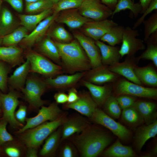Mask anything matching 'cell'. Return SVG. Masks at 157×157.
I'll return each mask as SVG.
<instances>
[{"label":"cell","instance_id":"obj_1","mask_svg":"<svg viewBox=\"0 0 157 157\" xmlns=\"http://www.w3.org/2000/svg\"><path fill=\"white\" fill-rule=\"evenodd\" d=\"M107 133L89 126L75 138L74 142L83 157H96L111 142Z\"/></svg>","mask_w":157,"mask_h":157},{"label":"cell","instance_id":"obj_2","mask_svg":"<svg viewBox=\"0 0 157 157\" xmlns=\"http://www.w3.org/2000/svg\"><path fill=\"white\" fill-rule=\"evenodd\" d=\"M55 42L62 64L69 72H86L92 68L89 59L76 40L67 43Z\"/></svg>","mask_w":157,"mask_h":157},{"label":"cell","instance_id":"obj_3","mask_svg":"<svg viewBox=\"0 0 157 157\" xmlns=\"http://www.w3.org/2000/svg\"><path fill=\"white\" fill-rule=\"evenodd\" d=\"M65 115L56 120L46 122L19 134V139L27 147L38 148L53 132L61 126L66 119Z\"/></svg>","mask_w":157,"mask_h":157},{"label":"cell","instance_id":"obj_4","mask_svg":"<svg viewBox=\"0 0 157 157\" xmlns=\"http://www.w3.org/2000/svg\"><path fill=\"white\" fill-rule=\"evenodd\" d=\"M113 83V90L115 97L125 94L155 100L157 99V89L155 88L145 87L124 78L117 79Z\"/></svg>","mask_w":157,"mask_h":157},{"label":"cell","instance_id":"obj_5","mask_svg":"<svg viewBox=\"0 0 157 157\" xmlns=\"http://www.w3.org/2000/svg\"><path fill=\"white\" fill-rule=\"evenodd\" d=\"M47 85L45 81L34 77L27 78L24 87L22 89L25 99L31 107L37 108L45 103L41 97Z\"/></svg>","mask_w":157,"mask_h":157},{"label":"cell","instance_id":"obj_6","mask_svg":"<svg viewBox=\"0 0 157 157\" xmlns=\"http://www.w3.org/2000/svg\"><path fill=\"white\" fill-rule=\"evenodd\" d=\"M90 118L93 122L109 129L122 141H128L131 137V132L129 129L115 121L100 108L97 107Z\"/></svg>","mask_w":157,"mask_h":157},{"label":"cell","instance_id":"obj_7","mask_svg":"<svg viewBox=\"0 0 157 157\" xmlns=\"http://www.w3.org/2000/svg\"><path fill=\"white\" fill-rule=\"evenodd\" d=\"M26 58L30 62V72L51 77L61 72V66L36 52L29 51L26 54Z\"/></svg>","mask_w":157,"mask_h":157},{"label":"cell","instance_id":"obj_8","mask_svg":"<svg viewBox=\"0 0 157 157\" xmlns=\"http://www.w3.org/2000/svg\"><path fill=\"white\" fill-rule=\"evenodd\" d=\"M61 112L57 103H53L47 107L43 106L36 116L26 118L25 124L19 130L17 133L20 134L47 121H54L62 115Z\"/></svg>","mask_w":157,"mask_h":157},{"label":"cell","instance_id":"obj_9","mask_svg":"<svg viewBox=\"0 0 157 157\" xmlns=\"http://www.w3.org/2000/svg\"><path fill=\"white\" fill-rule=\"evenodd\" d=\"M19 94L13 89L7 94H0V101L3 113L2 119L13 128L22 127V124L16 119L15 110L19 103Z\"/></svg>","mask_w":157,"mask_h":157},{"label":"cell","instance_id":"obj_10","mask_svg":"<svg viewBox=\"0 0 157 157\" xmlns=\"http://www.w3.org/2000/svg\"><path fill=\"white\" fill-rule=\"evenodd\" d=\"M140 35L137 30L129 26L124 28L122 44L119 51L121 58L125 55H134L138 51L145 49L143 41L137 38Z\"/></svg>","mask_w":157,"mask_h":157},{"label":"cell","instance_id":"obj_11","mask_svg":"<svg viewBox=\"0 0 157 157\" xmlns=\"http://www.w3.org/2000/svg\"><path fill=\"white\" fill-rule=\"evenodd\" d=\"M83 16L94 21H100L111 17L113 11L100 0H83L78 8Z\"/></svg>","mask_w":157,"mask_h":157},{"label":"cell","instance_id":"obj_12","mask_svg":"<svg viewBox=\"0 0 157 157\" xmlns=\"http://www.w3.org/2000/svg\"><path fill=\"white\" fill-rule=\"evenodd\" d=\"M73 34L89 59L92 68L101 65L100 51L95 43V41L80 32H74Z\"/></svg>","mask_w":157,"mask_h":157},{"label":"cell","instance_id":"obj_13","mask_svg":"<svg viewBox=\"0 0 157 157\" xmlns=\"http://www.w3.org/2000/svg\"><path fill=\"white\" fill-rule=\"evenodd\" d=\"M119 25L111 19H108L100 21L88 22L82 27L83 33L95 41L101 38L112 27Z\"/></svg>","mask_w":157,"mask_h":157},{"label":"cell","instance_id":"obj_14","mask_svg":"<svg viewBox=\"0 0 157 157\" xmlns=\"http://www.w3.org/2000/svg\"><path fill=\"white\" fill-rule=\"evenodd\" d=\"M57 15L53 13L40 22L31 33L28 34L22 41V47L30 48L34 45L41 41L55 21Z\"/></svg>","mask_w":157,"mask_h":157},{"label":"cell","instance_id":"obj_15","mask_svg":"<svg viewBox=\"0 0 157 157\" xmlns=\"http://www.w3.org/2000/svg\"><path fill=\"white\" fill-rule=\"evenodd\" d=\"M55 20L58 23L65 24L71 29H76L93 20L82 15L78 9L76 8L60 11L57 14Z\"/></svg>","mask_w":157,"mask_h":157},{"label":"cell","instance_id":"obj_16","mask_svg":"<svg viewBox=\"0 0 157 157\" xmlns=\"http://www.w3.org/2000/svg\"><path fill=\"white\" fill-rule=\"evenodd\" d=\"M136 60L134 55L127 56L123 62H119L108 66L112 72L118 75H121L131 82L142 85L143 84L138 79L135 74L134 69L136 65L134 62Z\"/></svg>","mask_w":157,"mask_h":157},{"label":"cell","instance_id":"obj_17","mask_svg":"<svg viewBox=\"0 0 157 157\" xmlns=\"http://www.w3.org/2000/svg\"><path fill=\"white\" fill-rule=\"evenodd\" d=\"M88 71L85 81L95 84L114 82L118 77L119 75L111 71L107 66L102 64Z\"/></svg>","mask_w":157,"mask_h":157},{"label":"cell","instance_id":"obj_18","mask_svg":"<svg viewBox=\"0 0 157 157\" xmlns=\"http://www.w3.org/2000/svg\"><path fill=\"white\" fill-rule=\"evenodd\" d=\"M79 98L75 102L67 103L65 107L74 110L81 114L90 118L98 106L92 98L90 93L86 92L79 94Z\"/></svg>","mask_w":157,"mask_h":157},{"label":"cell","instance_id":"obj_19","mask_svg":"<svg viewBox=\"0 0 157 157\" xmlns=\"http://www.w3.org/2000/svg\"><path fill=\"white\" fill-rule=\"evenodd\" d=\"M62 125V141L75 133H81L90 126L88 121L85 119L79 117L66 119Z\"/></svg>","mask_w":157,"mask_h":157},{"label":"cell","instance_id":"obj_20","mask_svg":"<svg viewBox=\"0 0 157 157\" xmlns=\"http://www.w3.org/2000/svg\"><path fill=\"white\" fill-rule=\"evenodd\" d=\"M85 72L70 75H61L55 78L49 77L45 81L47 85L56 89H64L76 84L85 74Z\"/></svg>","mask_w":157,"mask_h":157},{"label":"cell","instance_id":"obj_21","mask_svg":"<svg viewBox=\"0 0 157 157\" xmlns=\"http://www.w3.org/2000/svg\"><path fill=\"white\" fill-rule=\"evenodd\" d=\"M157 134V120L149 124L142 125L137 129L134 137L136 149L140 151L147 141Z\"/></svg>","mask_w":157,"mask_h":157},{"label":"cell","instance_id":"obj_22","mask_svg":"<svg viewBox=\"0 0 157 157\" xmlns=\"http://www.w3.org/2000/svg\"><path fill=\"white\" fill-rule=\"evenodd\" d=\"M83 85L89 90L90 95L98 106H103L105 101L111 95L113 86L99 85L83 81Z\"/></svg>","mask_w":157,"mask_h":157},{"label":"cell","instance_id":"obj_23","mask_svg":"<svg viewBox=\"0 0 157 157\" xmlns=\"http://www.w3.org/2000/svg\"><path fill=\"white\" fill-rule=\"evenodd\" d=\"M95 42L100 51L102 65L109 66L119 62L121 56L118 47L106 44L100 40Z\"/></svg>","mask_w":157,"mask_h":157},{"label":"cell","instance_id":"obj_24","mask_svg":"<svg viewBox=\"0 0 157 157\" xmlns=\"http://www.w3.org/2000/svg\"><path fill=\"white\" fill-rule=\"evenodd\" d=\"M30 65L29 60H26L17 67L8 79L13 89L21 90L24 86L27 76L30 72Z\"/></svg>","mask_w":157,"mask_h":157},{"label":"cell","instance_id":"obj_25","mask_svg":"<svg viewBox=\"0 0 157 157\" xmlns=\"http://www.w3.org/2000/svg\"><path fill=\"white\" fill-rule=\"evenodd\" d=\"M22 49L16 45L0 47V60L13 67L22 63Z\"/></svg>","mask_w":157,"mask_h":157},{"label":"cell","instance_id":"obj_26","mask_svg":"<svg viewBox=\"0 0 157 157\" xmlns=\"http://www.w3.org/2000/svg\"><path fill=\"white\" fill-rule=\"evenodd\" d=\"M133 106L139 112L146 124H151L156 120L157 105L155 103L137 100Z\"/></svg>","mask_w":157,"mask_h":157},{"label":"cell","instance_id":"obj_27","mask_svg":"<svg viewBox=\"0 0 157 157\" xmlns=\"http://www.w3.org/2000/svg\"><path fill=\"white\" fill-rule=\"evenodd\" d=\"M135 74L143 84L151 87L157 86V73L151 65L139 67L136 65L134 69Z\"/></svg>","mask_w":157,"mask_h":157},{"label":"cell","instance_id":"obj_28","mask_svg":"<svg viewBox=\"0 0 157 157\" xmlns=\"http://www.w3.org/2000/svg\"><path fill=\"white\" fill-rule=\"evenodd\" d=\"M51 134L46 139L40 154L42 156H53L56 151L61 138L62 128L60 127Z\"/></svg>","mask_w":157,"mask_h":157},{"label":"cell","instance_id":"obj_29","mask_svg":"<svg viewBox=\"0 0 157 157\" xmlns=\"http://www.w3.org/2000/svg\"><path fill=\"white\" fill-rule=\"evenodd\" d=\"M53 13L52 8L35 14H19L18 16L22 26L28 31H32L40 22Z\"/></svg>","mask_w":157,"mask_h":157},{"label":"cell","instance_id":"obj_30","mask_svg":"<svg viewBox=\"0 0 157 157\" xmlns=\"http://www.w3.org/2000/svg\"><path fill=\"white\" fill-rule=\"evenodd\" d=\"M102 156L105 157H133L136 156V154L131 147L123 145L118 139L103 152Z\"/></svg>","mask_w":157,"mask_h":157},{"label":"cell","instance_id":"obj_31","mask_svg":"<svg viewBox=\"0 0 157 157\" xmlns=\"http://www.w3.org/2000/svg\"><path fill=\"white\" fill-rule=\"evenodd\" d=\"M39 51L43 55L59 63L60 58L58 49L55 42L49 36L43 39L38 46Z\"/></svg>","mask_w":157,"mask_h":157},{"label":"cell","instance_id":"obj_32","mask_svg":"<svg viewBox=\"0 0 157 157\" xmlns=\"http://www.w3.org/2000/svg\"><path fill=\"white\" fill-rule=\"evenodd\" d=\"M147 44L146 50L136 58V61L140 59L150 60L157 67V31L152 33L145 42Z\"/></svg>","mask_w":157,"mask_h":157},{"label":"cell","instance_id":"obj_33","mask_svg":"<svg viewBox=\"0 0 157 157\" xmlns=\"http://www.w3.org/2000/svg\"><path fill=\"white\" fill-rule=\"evenodd\" d=\"M14 24V20L11 12L3 7L0 12V33L3 37L11 32Z\"/></svg>","mask_w":157,"mask_h":157},{"label":"cell","instance_id":"obj_34","mask_svg":"<svg viewBox=\"0 0 157 157\" xmlns=\"http://www.w3.org/2000/svg\"><path fill=\"white\" fill-rule=\"evenodd\" d=\"M28 30L22 26L2 37L3 44L6 46H15L28 35Z\"/></svg>","mask_w":157,"mask_h":157},{"label":"cell","instance_id":"obj_35","mask_svg":"<svg viewBox=\"0 0 157 157\" xmlns=\"http://www.w3.org/2000/svg\"><path fill=\"white\" fill-rule=\"evenodd\" d=\"M121 115L123 120L132 126L140 125L144 122L140 113L133 105L123 109Z\"/></svg>","mask_w":157,"mask_h":157},{"label":"cell","instance_id":"obj_36","mask_svg":"<svg viewBox=\"0 0 157 157\" xmlns=\"http://www.w3.org/2000/svg\"><path fill=\"white\" fill-rule=\"evenodd\" d=\"M124 28L119 25L112 27L101 38L100 40L112 46L120 44L122 42Z\"/></svg>","mask_w":157,"mask_h":157},{"label":"cell","instance_id":"obj_37","mask_svg":"<svg viewBox=\"0 0 157 157\" xmlns=\"http://www.w3.org/2000/svg\"><path fill=\"white\" fill-rule=\"evenodd\" d=\"M128 9L131 11L135 18H136L142 11V7L138 2L135 3L132 0H118L113 11L111 17L113 18L116 14L122 10Z\"/></svg>","mask_w":157,"mask_h":157},{"label":"cell","instance_id":"obj_38","mask_svg":"<svg viewBox=\"0 0 157 157\" xmlns=\"http://www.w3.org/2000/svg\"><path fill=\"white\" fill-rule=\"evenodd\" d=\"M102 106L104 111L113 119H118L121 115L122 109L115 97L111 95L110 96Z\"/></svg>","mask_w":157,"mask_h":157},{"label":"cell","instance_id":"obj_39","mask_svg":"<svg viewBox=\"0 0 157 157\" xmlns=\"http://www.w3.org/2000/svg\"><path fill=\"white\" fill-rule=\"evenodd\" d=\"M54 5L51 0H40L26 3L25 10L26 12L29 13H38L52 9Z\"/></svg>","mask_w":157,"mask_h":157},{"label":"cell","instance_id":"obj_40","mask_svg":"<svg viewBox=\"0 0 157 157\" xmlns=\"http://www.w3.org/2000/svg\"><path fill=\"white\" fill-rule=\"evenodd\" d=\"M48 35L54 39L56 42L61 43H67L72 40L71 34L63 26L58 25L51 30Z\"/></svg>","mask_w":157,"mask_h":157},{"label":"cell","instance_id":"obj_41","mask_svg":"<svg viewBox=\"0 0 157 157\" xmlns=\"http://www.w3.org/2000/svg\"><path fill=\"white\" fill-rule=\"evenodd\" d=\"M144 26V40L145 42L153 33L157 31V11L142 22Z\"/></svg>","mask_w":157,"mask_h":157},{"label":"cell","instance_id":"obj_42","mask_svg":"<svg viewBox=\"0 0 157 157\" xmlns=\"http://www.w3.org/2000/svg\"><path fill=\"white\" fill-rule=\"evenodd\" d=\"M83 1V0H60L54 5L53 13L57 14L63 10L78 8Z\"/></svg>","mask_w":157,"mask_h":157},{"label":"cell","instance_id":"obj_43","mask_svg":"<svg viewBox=\"0 0 157 157\" xmlns=\"http://www.w3.org/2000/svg\"><path fill=\"white\" fill-rule=\"evenodd\" d=\"M4 148L5 154L9 157H20L24 154V149L22 143L16 142L14 140L8 142Z\"/></svg>","mask_w":157,"mask_h":157},{"label":"cell","instance_id":"obj_44","mask_svg":"<svg viewBox=\"0 0 157 157\" xmlns=\"http://www.w3.org/2000/svg\"><path fill=\"white\" fill-rule=\"evenodd\" d=\"M122 110L133 106L137 101V97L127 94H121L115 97Z\"/></svg>","mask_w":157,"mask_h":157},{"label":"cell","instance_id":"obj_45","mask_svg":"<svg viewBox=\"0 0 157 157\" xmlns=\"http://www.w3.org/2000/svg\"><path fill=\"white\" fill-rule=\"evenodd\" d=\"M7 123L4 120L0 121V145L14 140L13 136L7 130Z\"/></svg>","mask_w":157,"mask_h":157},{"label":"cell","instance_id":"obj_46","mask_svg":"<svg viewBox=\"0 0 157 157\" xmlns=\"http://www.w3.org/2000/svg\"><path fill=\"white\" fill-rule=\"evenodd\" d=\"M157 10V0H152L147 8L142 14V15L134 23L132 27L135 29L140 26L145 19L147 16L154 10Z\"/></svg>","mask_w":157,"mask_h":157},{"label":"cell","instance_id":"obj_47","mask_svg":"<svg viewBox=\"0 0 157 157\" xmlns=\"http://www.w3.org/2000/svg\"><path fill=\"white\" fill-rule=\"evenodd\" d=\"M9 68L3 63L0 61V89L4 92L7 88Z\"/></svg>","mask_w":157,"mask_h":157},{"label":"cell","instance_id":"obj_48","mask_svg":"<svg viewBox=\"0 0 157 157\" xmlns=\"http://www.w3.org/2000/svg\"><path fill=\"white\" fill-rule=\"evenodd\" d=\"M27 107L24 105H21L17 110L15 112V117L19 122L22 124L26 121V119Z\"/></svg>","mask_w":157,"mask_h":157},{"label":"cell","instance_id":"obj_49","mask_svg":"<svg viewBox=\"0 0 157 157\" xmlns=\"http://www.w3.org/2000/svg\"><path fill=\"white\" fill-rule=\"evenodd\" d=\"M76 155V152L74 148L69 144L65 145L60 152V156L62 157H74Z\"/></svg>","mask_w":157,"mask_h":157},{"label":"cell","instance_id":"obj_50","mask_svg":"<svg viewBox=\"0 0 157 157\" xmlns=\"http://www.w3.org/2000/svg\"><path fill=\"white\" fill-rule=\"evenodd\" d=\"M8 3L17 12L22 13L23 9V0H2Z\"/></svg>","mask_w":157,"mask_h":157},{"label":"cell","instance_id":"obj_51","mask_svg":"<svg viewBox=\"0 0 157 157\" xmlns=\"http://www.w3.org/2000/svg\"><path fill=\"white\" fill-rule=\"evenodd\" d=\"M79 96L76 89L74 88H72L68 91L67 103L70 104L75 102L78 99Z\"/></svg>","mask_w":157,"mask_h":157},{"label":"cell","instance_id":"obj_52","mask_svg":"<svg viewBox=\"0 0 157 157\" xmlns=\"http://www.w3.org/2000/svg\"><path fill=\"white\" fill-rule=\"evenodd\" d=\"M54 97L57 104H63L67 102V95L64 92L57 93L55 94Z\"/></svg>","mask_w":157,"mask_h":157},{"label":"cell","instance_id":"obj_53","mask_svg":"<svg viewBox=\"0 0 157 157\" xmlns=\"http://www.w3.org/2000/svg\"><path fill=\"white\" fill-rule=\"evenodd\" d=\"M26 154L27 157H38V148L34 147H27Z\"/></svg>","mask_w":157,"mask_h":157},{"label":"cell","instance_id":"obj_54","mask_svg":"<svg viewBox=\"0 0 157 157\" xmlns=\"http://www.w3.org/2000/svg\"><path fill=\"white\" fill-rule=\"evenodd\" d=\"M101 3L112 11L114 9L118 0H100Z\"/></svg>","mask_w":157,"mask_h":157},{"label":"cell","instance_id":"obj_55","mask_svg":"<svg viewBox=\"0 0 157 157\" xmlns=\"http://www.w3.org/2000/svg\"><path fill=\"white\" fill-rule=\"evenodd\" d=\"M152 0H139V2L142 7V11L140 14H142L147 8Z\"/></svg>","mask_w":157,"mask_h":157},{"label":"cell","instance_id":"obj_56","mask_svg":"<svg viewBox=\"0 0 157 157\" xmlns=\"http://www.w3.org/2000/svg\"><path fill=\"white\" fill-rule=\"evenodd\" d=\"M157 146L155 144L154 147L149 153L145 154L143 156L144 157H154L157 156Z\"/></svg>","mask_w":157,"mask_h":157},{"label":"cell","instance_id":"obj_57","mask_svg":"<svg viewBox=\"0 0 157 157\" xmlns=\"http://www.w3.org/2000/svg\"><path fill=\"white\" fill-rule=\"evenodd\" d=\"M25 2L26 3H32L36 1H37L40 0H24Z\"/></svg>","mask_w":157,"mask_h":157},{"label":"cell","instance_id":"obj_58","mask_svg":"<svg viewBox=\"0 0 157 157\" xmlns=\"http://www.w3.org/2000/svg\"><path fill=\"white\" fill-rule=\"evenodd\" d=\"M54 5L56 4L60 0H51Z\"/></svg>","mask_w":157,"mask_h":157},{"label":"cell","instance_id":"obj_59","mask_svg":"<svg viewBox=\"0 0 157 157\" xmlns=\"http://www.w3.org/2000/svg\"><path fill=\"white\" fill-rule=\"evenodd\" d=\"M2 37L0 33V44L2 42Z\"/></svg>","mask_w":157,"mask_h":157},{"label":"cell","instance_id":"obj_60","mask_svg":"<svg viewBox=\"0 0 157 157\" xmlns=\"http://www.w3.org/2000/svg\"><path fill=\"white\" fill-rule=\"evenodd\" d=\"M2 0H0V12L1 10V7L2 3Z\"/></svg>","mask_w":157,"mask_h":157},{"label":"cell","instance_id":"obj_61","mask_svg":"<svg viewBox=\"0 0 157 157\" xmlns=\"http://www.w3.org/2000/svg\"><path fill=\"white\" fill-rule=\"evenodd\" d=\"M1 109L0 108V114L1 113Z\"/></svg>","mask_w":157,"mask_h":157},{"label":"cell","instance_id":"obj_62","mask_svg":"<svg viewBox=\"0 0 157 157\" xmlns=\"http://www.w3.org/2000/svg\"><path fill=\"white\" fill-rule=\"evenodd\" d=\"M1 106V104L0 101V107Z\"/></svg>","mask_w":157,"mask_h":157},{"label":"cell","instance_id":"obj_63","mask_svg":"<svg viewBox=\"0 0 157 157\" xmlns=\"http://www.w3.org/2000/svg\"><path fill=\"white\" fill-rule=\"evenodd\" d=\"M133 0V2H134V0Z\"/></svg>","mask_w":157,"mask_h":157}]
</instances>
